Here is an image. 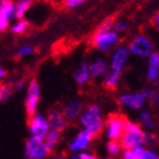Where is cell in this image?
<instances>
[{"label": "cell", "instance_id": "obj_1", "mask_svg": "<svg viewBox=\"0 0 159 159\" xmlns=\"http://www.w3.org/2000/svg\"><path fill=\"white\" fill-rule=\"evenodd\" d=\"M79 123L82 129L89 133L91 136H98L104 129V119L102 117V109L98 105L91 104L84 107L82 114L79 117Z\"/></svg>", "mask_w": 159, "mask_h": 159}, {"label": "cell", "instance_id": "obj_2", "mask_svg": "<svg viewBox=\"0 0 159 159\" xmlns=\"http://www.w3.org/2000/svg\"><path fill=\"white\" fill-rule=\"evenodd\" d=\"M40 98H41V89L37 80H31L27 86L25 96V109L28 116H32L38 113Z\"/></svg>", "mask_w": 159, "mask_h": 159}, {"label": "cell", "instance_id": "obj_3", "mask_svg": "<svg viewBox=\"0 0 159 159\" xmlns=\"http://www.w3.org/2000/svg\"><path fill=\"white\" fill-rule=\"evenodd\" d=\"M50 130V125L48 122L47 115L41 113H35L29 117L28 120V132L30 137L38 139H44Z\"/></svg>", "mask_w": 159, "mask_h": 159}, {"label": "cell", "instance_id": "obj_4", "mask_svg": "<svg viewBox=\"0 0 159 159\" xmlns=\"http://www.w3.org/2000/svg\"><path fill=\"white\" fill-rule=\"evenodd\" d=\"M119 42V34L114 30H109L105 32L97 31L93 37V45L101 52H109L112 51Z\"/></svg>", "mask_w": 159, "mask_h": 159}, {"label": "cell", "instance_id": "obj_5", "mask_svg": "<svg viewBox=\"0 0 159 159\" xmlns=\"http://www.w3.org/2000/svg\"><path fill=\"white\" fill-rule=\"evenodd\" d=\"M23 154L25 159H47L50 152L42 139L29 137L25 144Z\"/></svg>", "mask_w": 159, "mask_h": 159}, {"label": "cell", "instance_id": "obj_6", "mask_svg": "<svg viewBox=\"0 0 159 159\" xmlns=\"http://www.w3.org/2000/svg\"><path fill=\"white\" fill-rule=\"evenodd\" d=\"M127 49L129 51V54L144 59V57H148L152 52V43L146 35L140 34L133 38Z\"/></svg>", "mask_w": 159, "mask_h": 159}, {"label": "cell", "instance_id": "obj_7", "mask_svg": "<svg viewBox=\"0 0 159 159\" xmlns=\"http://www.w3.org/2000/svg\"><path fill=\"white\" fill-rule=\"evenodd\" d=\"M124 123L125 118L119 115H111L104 120V130L106 137L109 140L118 142L120 136L124 133Z\"/></svg>", "mask_w": 159, "mask_h": 159}, {"label": "cell", "instance_id": "obj_8", "mask_svg": "<svg viewBox=\"0 0 159 159\" xmlns=\"http://www.w3.org/2000/svg\"><path fill=\"white\" fill-rule=\"evenodd\" d=\"M118 102L123 107H126L128 109L142 111L144 108V105L146 104V98L140 92H128L119 95Z\"/></svg>", "mask_w": 159, "mask_h": 159}, {"label": "cell", "instance_id": "obj_9", "mask_svg": "<svg viewBox=\"0 0 159 159\" xmlns=\"http://www.w3.org/2000/svg\"><path fill=\"white\" fill-rule=\"evenodd\" d=\"M118 142L122 146L123 150L144 146L145 130L144 129H139L137 132H124Z\"/></svg>", "mask_w": 159, "mask_h": 159}, {"label": "cell", "instance_id": "obj_10", "mask_svg": "<svg viewBox=\"0 0 159 159\" xmlns=\"http://www.w3.org/2000/svg\"><path fill=\"white\" fill-rule=\"evenodd\" d=\"M83 109H84V104L82 99L79 97H73L64 103V105L61 108V112L64 115L67 122H72L75 119H79Z\"/></svg>", "mask_w": 159, "mask_h": 159}, {"label": "cell", "instance_id": "obj_11", "mask_svg": "<svg viewBox=\"0 0 159 159\" xmlns=\"http://www.w3.org/2000/svg\"><path fill=\"white\" fill-rule=\"evenodd\" d=\"M93 142V137L89 134L87 132H85L84 129H81L69 143V150L72 152L73 154L75 152H86L89 148L91 144Z\"/></svg>", "mask_w": 159, "mask_h": 159}, {"label": "cell", "instance_id": "obj_12", "mask_svg": "<svg viewBox=\"0 0 159 159\" xmlns=\"http://www.w3.org/2000/svg\"><path fill=\"white\" fill-rule=\"evenodd\" d=\"M129 60V51L126 47H117L114 50L111 61H109V67L114 71L122 72L127 65Z\"/></svg>", "mask_w": 159, "mask_h": 159}, {"label": "cell", "instance_id": "obj_13", "mask_svg": "<svg viewBox=\"0 0 159 159\" xmlns=\"http://www.w3.org/2000/svg\"><path fill=\"white\" fill-rule=\"evenodd\" d=\"M48 122L50 125V129H54L57 132L62 133L67 127V120L65 119L64 115L62 114L60 108H51L47 115Z\"/></svg>", "mask_w": 159, "mask_h": 159}, {"label": "cell", "instance_id": "obj_14", "mask_svg": "<svg viewBox=\"0 0 159 159\" xmlns=\"http://www.w3.org/2000/svg\"><path fill=\"white\" fill-rule=\"evenodd\" d=\"M159 77V52L152 51L148 57L147 64V79L150 82H154Z\"/></svg>", "mask_w": 159, "mask_h": 159}, {"label": "cell", "instance_id": "obj_15", "mask_svg": "<svg viewBox=\"0 0 159 159\" xmlns=\"http://www.w3.org/2000/svg\"><path fill=\"white\" fill-rule=\"evenodd\" d=\"M108 63L103 57H96L89 64V70L91 73V77H103L108 72Z\"/></svg>", "mask_w": 159, "mask_h": 159}, {"label": "cell", "instance_id": "obj_16", "mask_svg": "<svg viewBox=\"0 0 159 159\" xmlns=\"http://www.w3.org/2000/svg\"><path fill=\"white\" fill-rule=\"evenodd\" d=\"M73 77H74L75 83L79 86L86 85L89 83V79H91V73H89V63H86L85 61L81 63L80 66L74 71Z\"/></svg>", "mask_w": 159, "mask_h": 159}, {"label": "cell", "instance_id": "obj_17", "mask_svg": "<svg viewBox=\"0 0 159 159\" xmlns=\"http://www.w3.org/2000/svg\"><path fill=\"white\" fill-rule=\"evenodd\" d=\"M138 122L139 126L142 129H145V132H152L156 127V122H155L154 116L148 109H142L138 114Z\"/></svg>", "mask_w": 159, "mask_h": 159}, {"label": "cell", "instance_id": "obj_18", "mask_svg": "<svg viewBox=\"0 0 159 159\" xmlns=\"http://www.w3.org/2000/svg\"><path fill=\"white\" fill-rule=\"evenodd\" d=\"M60 140H61V133L57 132L54 129H50L49 133L47 134L45 138L43 139V142L45 144V147H47L48 152L51 154L57 148L60 144Z\"/></svg>", "mask_w": 159, "mask_h": 159}, {"label": "cell", "instance_id": "obj_19", "mask_svg": "<svg viewBox=\"0 0 159 159\" xmlns=\"http://www.w3.org/2000/svg\"><path fill=\"white\" fill-rule=\"evenodd\" d=\"M120 76H122V72L111 70V71H108L103 76V81H102L103 85L108 89H115L118 86V83L120 81Z\"/></svg>", "mask_w": 159, "mask_h": 159}, {"label": "cell", "instance_id": "obj_20", "mask_svg": "<svg viewBox=\"0 0 159 159\" xmlns=\"http://www.w3.org/2000/svg\"><path fill=\"white\" fill-rule=\"evenodd\" d=\"M32 2L33 0H18L17 3H15V18L18 20L23 19Z\"/></svg>", "mask_w": 159, "mask_h": 159}, {"label": "cell", "instance_id": "obj_21", "mask_svg": "<svg viewBox=\"0 0 159 159\" xmlns=\"http://www.w3.org/2000/svg\"><path fill=\"white\" fill-rule=\"evenodd\" d=\"M0 15L9 20L15 19V3L12 0H0Z\"/></svg>", "mask_w": 159, "mask_h": 159}, {"label": "cell", "instance_id": "obj_22", "mask_svg": "<svg viewBox=\"0 0 159 159\" xmlns=\"http://www.w3.org/2000/svg\"><path fill=\"white\" fill-rule=\"evenodd\" d=\"M146 147L140 146L136 147L133 149H126L122 152V158L123 159H144Z\"/></svg>", "mask_w": 159, "mask_h": 159}, {"label": "cell", "instance_id": "obj_23", "mask_svg": "<svg viewBox=\"0 0 159 159\" xmlns=\"http://www.w3.org/2000/svg\"><path fill=\"white\" fill-rule=\"evenodd\" d=\"M106 150L108 152L109 157H117L122 154L123 148L119 144V142H116V140H109L106 144Z\"/></svg>", "mask_w": 159, "mask_h": 159}, {"label": "cell", "instance_id": "obj_24", "mask_svg": "<svg viewBox=\"0 0 159 159\" xmlns=\"http://www.w3.org/2000/svg\"><path fill=\"white\" fill-rule=\"evenodd\" d=\"M12 89L9 84H0V102L7 103L12 96Z\"/></svg>", "mask_w": 159, "mask_h": 159}, {"label": "cell", "instance_id": "obj_25", "mask_svg": "<svg viewBox=\"0 0 159 159\" xmlns=\"http://www.w3.org/2000/svg\"><path fill=\"white\" fill-rule=\"evenodd\" d=\"M159 139L152 132H145V143L144 146L147 147V149H152L158 145Z\"/></svg>", "mask_w": 159, "mask_h": 159}, {"label": "cell", "instance_id": "obj_26", "mask_svg": "<svg viewBox=\"0 0 159 159\" xmlns=\"http://www.w3.org/2000/svg\"><path fill=\"white\" fill-rule=\"evenodd\" d=\"M28 27H29V23H28L27 20H18L17 22L15 25H12V27H11V32L15 33V34H22L23 32H25Z\"/></svg>", "mask_w": 159, "mask_h": 159}, {"label": "cell", "instance_id": "obj_27", "mask_svg": "<svg viewBox=\"0 0 159 159\" xmlns=\"http://www.w3.org/2000/svg\"><path fill=\"white\" fill-rule=\"evenodd\" d=\"M128 28H129L128 22H127L126 20H123V19L117 20L116 22H114V25H113V30L117 33L124 32V31H126Z\"/></svg>", "mask_w": 159, "mask_h": 159}, {"label": "cell", "instance_id": "obj_28", "mask_svg": "<svg viewBox=\"0 0 159 159\" xmlns=\"http://www.w3.org/2000/svg\"><path fill=\"white\" fill-rule=\"evenodd\" d=\"M34 52V48L31 47V45H22L21 48H19L17 51L18 57H25L28 55L32 54Z\"/></svg>", "mask_w": 159, "mask_h": 159}, {"label": "cell", "instance_id": "obj_29", "mask_svg": "<svg viewBox=\"0 0 159 159\" xmlns=\"http://www.w3.org/2000/svg\"><path fill=\"white\" fill-rule=\"evenodd\" d=\"M113 25H114V20L113 19H107L105 20L102 25H99L98 30L99 32H105V31H109V30H113Z\"/></svg>", "mask_w": 159, "mask_h": 159}, {"label": "cell", "instance_id": "obj_30", "mask_svg": "<svg viewBox=\"0 0 159 159\" xmlns=\"http://www.w3.org/2000/svg\"><path fill=\"white\" fill-rule=\"evenodd\" d=\"M148 101L152 107L159 106V89H155L154 93H152V96L148 98Z\"/></svg>", "mask_w": 159, "mask_h": 159}, {"label": "cell", "instance_id": "obj_31", "mask_svg": "<svg viewBox=\"0 0 159 159\" xmlns=\"http://www.w3.org/2000/svg\"><path fill=\"white\" fill-rule=\"evenodd\" d=\"M9 84V83H8ZM10 86H11V89H12V91H16V92H18V91H20V89H22L23 87L25 86V83L23 80H16V81H13V82L10 83Z\"/></svg>", "mask_w": 159, "mask_h": 159}, {"label": "cell", "instance_id": "obj_32", "mask_svg": "<svg viewBox=\"0 0 159 159\" xmlns=\"http://www.w3.org/2000/svg\"><path fill=\"white\" fill-rule=\"evenodd\" d=\"M144 159H159V154L155 152V150H152V149L146 148Z\"/></svg>", "mask_w": 159, "mask_h": 159}, {"label": "cell", "instance_id": "obj_33", "mask_svg": "<svg viewBox=\"0 0 159 159\" xmlns=\"http://www.w3.org/2000/svg\"><path fill=\"white\" fill-rule=\"evenodd\" d=\"M84 0H64V3L67 8H76L77 6L82 5Z\"/></svg>", "mask_w": 159, "mask_h": 159}, {"label": "cell", "instance_id": "obj_34", "mask_svg": "<svg viewBox=\"0 0 159 159\" xmlns=\"http://www.w3.org/2000/svg\"><path fill=\"white\" fill-rule=\"evenodd\" d=\"M10 23V20L8 18L3 17V16L0 15V31H5L8 29Z\"/></svg>", "mask_w": 159, "mask_h": 159}, {"label": "cell", "instance_id": "obj_35", "mask_svg": "<svg viewBox=\"0 0 159 159\" xmlns=\"http://www.w3.org/2000/svg\"><path fill=\"white\" fill-rule=\"evenodd\" d=\"M80 157L81 159H98V157L94 154V152H79Z\"/></svg>", "mask_w": 159, "mask_h": 159}, {"label": "cell", "instance_id": "obj_36", "mask_svg": "<svg viewBox=\"0 0 159 159\" xmlns=\"http://www.w3.org/2000/svg\"><path fill=\"white\" fill-rule=\"evenodd\" d=\"M154 91H155V87H152V86H147V87H145L143 91H140V93L143 94V96L146 98V101L149 98V97L152 96V94L154 93Z\"/></svg>", "mask_w": 159, "mask_h": 159}, {"label": "cell", "instance_id": "obj_37", "mask_svg": "<svg viewBox=\"0 0 159 159\" xmlns=\"http://www.w3.org/2000/svg\"><path fill=\"white\" fill-rule=\"evenodd\" d=\"M152 22H154V25H159V13H156V15L154 16V18H152Z\"/></svg>", "mask_w": 159, "mask_h": 159}, {"label": "cell", "instance_id": "obj_38", "mask_svg": "<svg viewBox=\"0 0 159 159\" xmlns=\"http://www.w3.org/2000/svg\"><path fill=\"white\" fill-rule=\"evenodd\" d=\"M5 76H6V70L3 67H0V82L5 79Z\"/></svg>", "mask_w": 159, "mask_h": 159}, {"label": "cell", "instance_id": "obj_39", "mask_svg": "<svg viewBox=\"0 0 159 159\" xmlns=\"http://www.w3.org/2000/svg\"><path fill=\"white\" fill-rule=\"evenodd\" d=\"M53 159H65V157L62 156V155H59V156H55Z\"/></svg>", "mask_w": 159, "mask_h": 159}, {"label": "cell", "instance_id": "obj_40", "mask_svg": "<svg viewBox=\"0 0 159 159\" xmlns=\"http://www.w3.org/2000/svg\"><path fill=\"white\" fill-rule=\"evenodd\" d=\"M155 84H156V86H157V89H159V77L158 79L155 81Z\"/></svg>", "mask_w": 159, "mask_h": 159}, {"label": "cell", "instance_id": "obj_41", "mask_svg": "<svg viewBox=\"0 0 159 159\" xmlns=\"http://www.w3.org/2000/svg\"><path fill=\"white\" fill-rule=\"evenodd\" d=\"M103 159H113V158H112V157H108V156H107V157H104Z\"/></svg>", "mask_w": 159, "mask_h": 159}, {"label": "cell", "instance_id": "obj_42", "mask_svg": "<svg viewBox=\"0 0 159 159\" xmlns=\"http://www.w3.org/2000/svg\"><path fill=\"white\" fill-rule=\"evenodd\" d=\"M157 29H158V31H159V25H157Z\"/></svg>", "mask_w": 159, "mask_h": 159}]
</instances>
